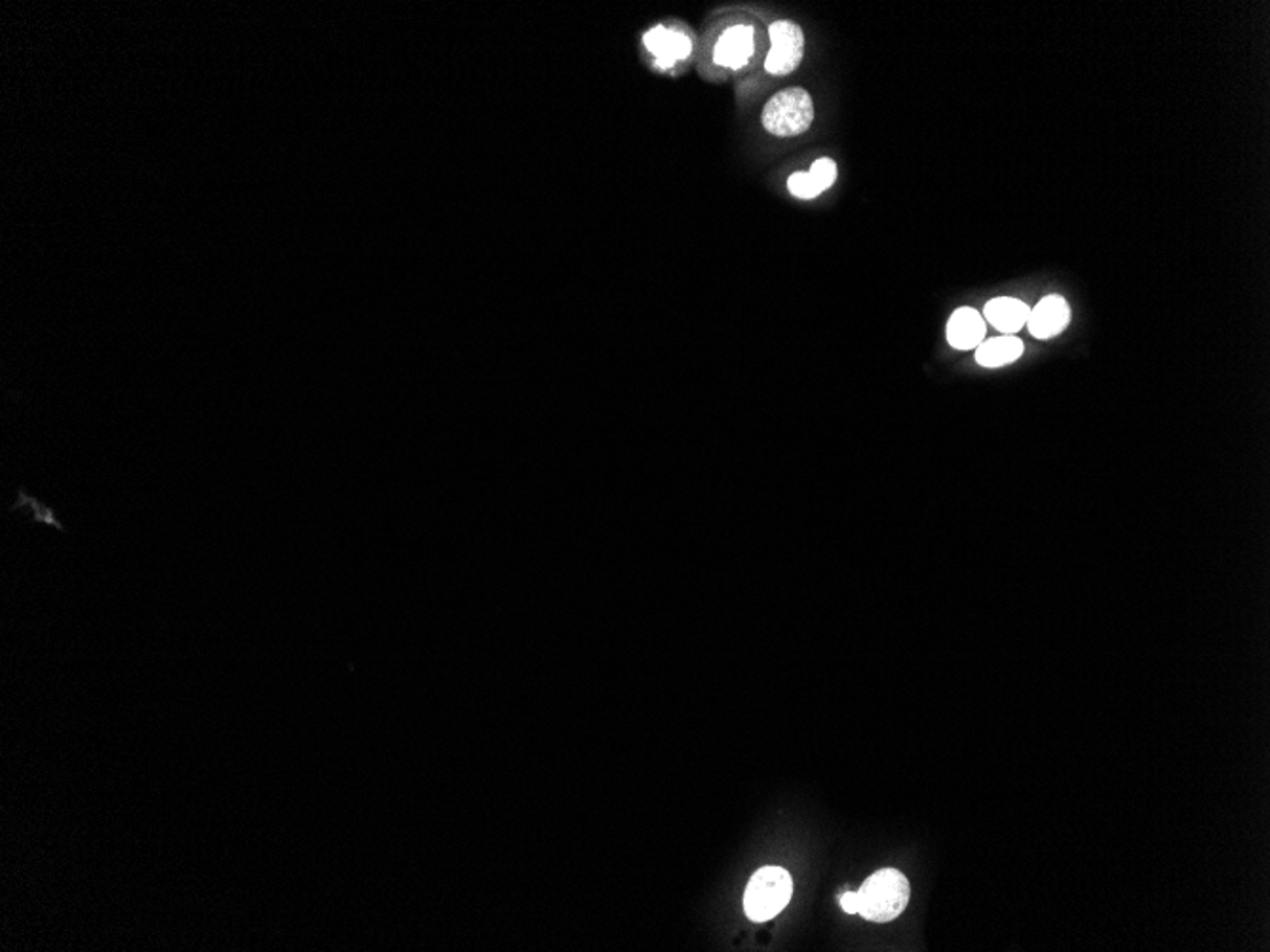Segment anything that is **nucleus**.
Segmentation results:
<instances>
[{"label": "nucleus", "instance_id": "1", "mask_svg": "<svg viewBox=\"0 0 1270 952\" xmlns=\"http://www.w3.org/2000/svg\"><path fill=\"white\" fill-rule=\"evenodd\" d=\"M909 896V880L900 870H879L858 890V914L865 921H894L906 911Z\"/></svg>", "mask_w": 1270, "mask_h": 952}, {"label": "nucleus", "instance_id": "2", "mask_svg": "<svg viewBox=\"0 0 1270 952\" xmlns=\"http://www.w3.org/2000/svg\"><path fill=\"white\" fill-rule=\"evenodd\" d=\"M792 896V875L769 865L751 877L744 893V911L753 922L771 921L788 907Z\"/></svg>", "mask_w": 1270, "mask_h": 952}, {"label": "nucleus", "instance_id": "3", "mask_svg": "<svg viewBox=\"0 0 1270 952\" xmlns=\"http://www.w3.org/2000/svg\"><path fill=\"white\" fill-rule=\"evenodd\" d=\"M761 120L769 134L778 137L802 134L813 124V97L804 88H786L765 105Z\"/></svg>", "mask_w": 1270, "mask_h": 952}, {"label": "nucleus", "instance_id": "4", "mask_svg": "<svg viewBox=\"0 0 1270 952\" xmlns=\"http://www.w3.org/2000/svg\"><path fill=\"white\" fill-rule=\"evenodd\" d=\"M769 37L771 52L767 55L765 69L776 76L793 73L802 62L804 53V35L801 27L793 21H776L769 29Z\"/></svg>", "mask_w": 1270, "mask_h": 952}, {"label": "nucleus", "instance_id": "5", "mask_svg": "<svg viewBox=\"0 0 1270 952\" xmlns=\"http://www.w3.org/2000/svg\"><path fill=\"white\" fill-rule=\"evenodd\" d=\"M1071 323V307L1062 295H1046L1031 309L1027 327L1035 339L1050 341L1060 337Z\"/></svg>", "mask_w": 1270, "mask_h": 952}, {"label": "nucleus", "instance_id": "6", "mask_svg": "<svg viewBox=\"0 0 1270 952\" xmlns=\"http://www.w3.org/2000/svg\"><path fill=\"white\" fill-rule=\"evenodd\" d=\"M988 321L972 307H960L948 321V342L955 350H974L988 335Z\"/></svg>", "mask_w": 1270, "mask_h": 952}, {"label": "nucleus", "instance_id": "7", "mask_svg": "<svg viewBox=\"0 0 1270 952\" xmlns=\"http://www.w3.org/2000/svg\"><path fill=\"white\" fill-rule=\"evenodd\" d=\"M1031 316V307L1016 297H995L983 309V318L1004 335L1021 332Z\"/></svg>", "mask_w": 1270, "mask_h": 952}, {"label": "nucleus", "instance_id": "8", "mask_svg": "<svg viewBox=\"0 0 1270 952\" xmlns=\"http://www.w3.org/2000/svg\"><path fill=\"white\" fill-rule=\"evenodd\" d=\"M645 46L655 55L656 65L662 69H670L674 63L685 60L693 50V42L687 35L666 27H655L647 32Z\"/></svg>", "mask_w": 1270, "mask_h": 952}, {"label": "nucleus", "instance_id": "9", "mask_svg": "<svg viewBox=\"0 0 1270 952\" xmlns=\"http://www.w3.org/2000/svg\"><path fill=\"white\" fill-rule=\"evenodd\" d=\"M751 53H753V29L746 25H736L721 35V39L716 44L713 60L723 67L739 69L748 63Z\"/></svg>", "mask_w": 1270, "mask_h": 952}, {"label": "nucleus", "instance_id": "10", "mask_svg": "<svg viewBox=\"0 0 1270 952\" xmlns=\"http://www.w3.org/2000/svg\"><path fill=\"white\" fill-rule=\"evenodd\" d=\"M1025 353V344L1016 335H1002L983 341L976 348V362L985 369H999L1018 362Z\"/></svg>", "mask_w": 1270, "mask_h": 952}, {"label": "nucleus", "instance_id": "11", "mask_svg": "<svg viewBox=\"0 0 1270 952\" xmlns=\"http://www.w3.org/2000/svg\"><path fill=\"white\" fill-rule=\"evenodd\" d=\"M12 509H31L32 519H35L37 523H44V525H48V527L58 528V530H65L62 523H60L58 516L53 514L52 507H48L46 504L39 502V500H35V498L29 497V495H27L23 489H20L18 502L14 504Z\"/></svg>", "mask_w": 1270, "mask_h": 952}, {"label": "nucleus", "instance_id": "12", "mask_svg": "<svg viewBox=\"0 0 1270 952\" xmlns=\"http://www.w3.org/2000/svg\"><path fill=\"white\" fill-rule=\"evenodd\" d=\"M788 187H790V192H792L793 197L804 198V200L816 198L822 192L809 172L793 174L790 177V181H788Z\"/></svg>", "mask_w": 1270, "mask_h": 952}, {"label": "nucleus", "instance_id": "13", "mask_svg": "<svg viewBox=\"0 0 1270 952\" xmlns=\"http://www.w3.org/2000/svg\"><path fill=\"white\" fill-rule=\"evenodd\" d=\"M809 174H811V177L816 181V185L823 192L825 188L832 187L835 179H837V164H835L834 160H830V158H820V160L814 162Z\"/></svg>", "mask_w": 1270, "mask_h": 952}, {"label": "nucleus", "instance_id": "14", "mask_svg": "<svg viewBox=\"0 0 1270 952\" xmlns=\"http://www.w3.org/2000/svg\"><path fill=\"white\" fill-rule=\"evenodd\" d=\"M841 907L848 914H858V891H844L841 896Z\"/></svg>", "mask_w": 1270, "mask_h": 952}]
</instances>
